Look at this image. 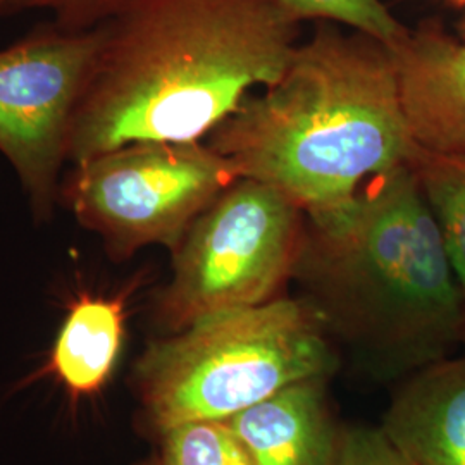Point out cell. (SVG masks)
I'll use <instances>...</instances> for the list:
<instances>
[{
	"label": "cell",
	"mask_w": 465,
	"mask_h": 465,
	"mask_svg": "<svg viewBox=\"0 0 465 465\" xmlns=\"http://www.w3.org/2000/svg\"><path fill=\"white\" fill-rule=\"evenodd\" d=\"M293 21H330L369 35L395 49L411 28L391 15L382 0H280Z\"/></svg>",
	"instance_id": "5bb4252c"
},
{
	"label": "cell",
	"mask_w": 465,
	"mask_h": 465,
	"mask_svg": "<svg viewBox=\"0 0 465 465\" xmlns=\"http://www.w3.org/2000/svg\"><path fill=\"white\" fill-rule=\"evenodd\" d=\"M330 380H307L226 422L253 465H336L341 428L328 403Z\"/></svg>",
	"instance_id": "30bf717a"
},
{
	"label": "cell",
	"mask_w": 465,
	"mask_h": 465,
	"mask_svg": "<svg viewBox=\"0 0 465 465\" xmlns=\"http://www.w3.org/2000/svg\"><path fill=\"white\" fill-rule=\"evenodd\" d=\"M391 50L417 145L436 153H465L464 38L426 19Z\"/></svg>",
	"instance_id": "ba28073f"
},
{
	"label": "cell",
	"mask_w": 465,
	"mask_h": 465,
	"mask_svg": "<svg viewBox=\"0 0 465 465\" xmlns=\"http://www.w3.org/2000/svg\"><path fill=\"white\" fill-rule=\"evenodd\" d=\"M140 465H161L159 464V460L157 459H152V460H149V462H143V464Z\"/></svg>",
	"instance_id": "d6986e66"
},
{
	"label": "cell",
	"mask_w": 465,
	"mask_h": 465,
	"mask_svg": "<svg viewBox=\"0 0 465 465\" xmlns=\"http://www.w3.org/2000/svg\"><path fill=\"white\" fill-rule=\"evenodd\" d=\"M457 32H459V36H460V38H464L465 40V15L464 17L460 19V23L457 25Z\"/></svg>",
	"instance_id": "ac0fdd59"
},
{
	"label": "cell",
	"mask_w": 465,
	"mask_h": 465,
	"mask_svg": "<svg viewBox=\"0 0 465 465\" xmlns=\"http://www.w3.org/2000/svg\"><path fill=\"white\" fill-rule=\"evenodd\" d=\"M205 142L240 178L278 188L303 213L349 200L411 164L419 149L393 50L330 21L295 47L278 82L245 97Z\"/></svg>",
	"instance_id": "3957f363"
},
{
	"label": "cell",
	"mask_w": 465,
	"mask_h": 465,
	"mask_svg": "<svg viewBox=\"0 0 465 465\" xmlns=\"http://www.w3.org/2000/svg\"><path fill=\"white\" fill-rule=\"evenodd\" d=\"M126 0H0V19L30 11H49L54 23L71 28H95L116 13Z\"/></svg>",
	"instance_id": "9a60e30c"
},
{
	"label": "cell",
	"mask_w": 465,
	"mask_h": 465,
	"mask_svg": "<svg viewBox=\"0 0 465 465\" xmlns=\"http://www.w3.org/2000/svg\"><path fill=\"white\" fill-rule=\"evenodd\" d=\"M161 465H253L226 420L186 422L159 432Z\"/></svg>",
	"instance_id": "4fadbf2b"
},
{
	"label": "cell",
	"mask_w": 465,
	"mask_h": 465,
	"mask_svg": "<svg viewBox=\"0 0 465 465\" xmlns=\"http://www.w3.org/2000/svg\"><path fill=\"white\" fill-rule=\"evenodd\" d=\"M465 295V153L417 149L411 163Z\"/></svg>",
	"instance_id": "7c38bea8"
},
{
	"label": "cell",
	"mask_w": 465,
	"mask_h": 465,
	"mask_svg": "<svg viewBox=\"0 0 465 465\" xmlns=\"http://www.w3.org/2000/svg\"><path fill=\"white\" fill-rule=\"evenodd\" d=\"M331 338L299 297L203 317L153 340L134 366L150 428L228 420L290 384L330 380Z\"/></svg>",
	"instance_id": "277c9868"
},
{
	"label": "cell",
	"mask_w": 465,
	"mask_h": 465,
	"mask_svg": "<svg viewBox=\"0 0 465 465\" xmlns=\"http://www.w3.org/2000/svg\"><path fill=\"white\" fill-rule=\"evenodd\" d=\"M126 293L82 292L71 302L55 338L49 369L73 397L97 393L114 371L124 341Z\"/></svg>",
	"instance_id": "8fae6325"
},
{
	"label": "cell",
	"mask_w": 465,
	"mask_h": 465,
	"mask_svg": "<svg viewBox=\"0 0 465 465\" xmlns=\"http://www.w3.org/2000/svg\"><path fill=\"white\" fill-rule=\"evenodd\" d=\"M292 282L376 380L401 381L462 347L464 292L411 164L305 213Z\"/></svg>",
	"instance_id": "7a4b0ae2"
},
{
	"label": "cell",
	"mask_w": 465,
	"mask_h": 465,
	"mask_svg": "<svg viewBox=\"0 0 465 465\" xmlns=\"http://www.w3.org/2000/svg\"><path fill=\"white\" fill-rule=\"evenodd\" d=\"M381 431L416 465H465V353L401 380Z\"/></svg>",
	"instance_id": "9c48e42d"
},
{
	"label": "cell",
	"mask_w": 465,
	"mask_h": 465,
	"mask_svg": "<svg viewBox=\"0 0 465 465\" xmlns=\"http://www.w3.org/2000/svg\"><path fill=\"white\" fill-rule=\"evenodd\" d=\"M240 176L202 142H136L71 164L59 205L100 236L114 261L178 249L195 219Z\"/></svg>",
	"instance_id": "8992f818"
},
{
	"label": "cell",
	"mask_w": 465,
	"mask_h": 465,
	"mask_svg": "<svg viewBox=\"0 0 465 465\" xmlns=\"http://www.w3.org/2000/svg\"><path fill=\"white\" fill-rule=\"evenodd\" d=\"M336 465H416L412 464L381 431V428L350 426L341 428Z\"/></svg>",
	"instance_id": "2e32d148"
},
{
	"label": "cell",
	"mask_w": 465,
	"mask_h": 465,
	"mask_svg": "<svg viewBox=\"0 0 465 465\" xmlns=\"http://www.w3.org/2000/svg\"><path fill=\"white\" fill-rule=\"evenodd\" d=\"M305 213L271 184L238 178L184 234L153 319L178 332L203 317L282 297L299 253Z\"/></svg>",
	"instance_id": "5b68a950"
},
{
	"label": "cell",
	"mask_w": 465,
	"mask_h": 465,
	"mask_svg": "<svg viewBox=\"0 0 465 465\" xmlns=\"http://www.w3.org/2000/svg\"><path fill=\"white\" fill-rule=\"evenodd\" d=\"M462 350H464V353H465V324H464V334H462Z\"/></svg>",
	"instance_id": "ffe728a7"
},
{
	"label": "cell",
	"mask_w": 465,
	"mask_h": 465,
	"mask_svg": "<svg viewBox=\"0 0 465 465\" xmlns=\"http://www.w3.org/2000/svg\"><path fill=\"white\" fill-rule=\"evenodd\" d=\"M102 25H38L0 49V153L38 223L59 205L74 114L99 64Z\"/></svg>",
	"instance_id": "52a82bcc"
},
{
	"label": "cell",
	"mask_w": 465,
	"mask_h": 465,
	"mask_svg": "<svg viewBox=\"0 0 465 465\" xmlns=\"http://www.w3.org/2000/svg\"><path fill=\"white\" fill-rule=\"evenodd\" d=\"M102 30L67 164L136 142L205 140L252 88L280 80L299 45L280 0H126Z\"/></svg>",
	"instance_id": "6da1fadb"
},
{
	"label": "cell",
	"mask_w": 465,
	"mask_h": 465,
	"mask_svg": "<svg viewBox=\"0 0 465 465\" xmlns=\"http://www.w3.org/2000/svg\"><path fill=\"white\" fill-rule=\"evenodd\" d=\"M443 2H447L449 5L455 7V9H462L465 13V0H443Z\"/></svg>",
	"instance_id": "e0dca14e"
}]
</instances>
